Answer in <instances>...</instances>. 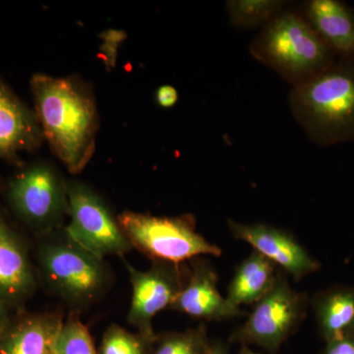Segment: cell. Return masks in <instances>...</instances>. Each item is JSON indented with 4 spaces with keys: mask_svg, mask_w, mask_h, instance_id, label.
<instances>
[{
    "mask_svg": "<svg viewBox=\"0 0 354 354\" xmlns=\"http://www.w3.org/2000/svg\"><path fill=\"white\" fill-rule=\"evenodd\" d=\"M30 85L44 138L69 172L80 174L95 151L99 127L95 100L71 78L35 74Z\"/></svg>",
    "mask_w": 354,
    "mask_h": 354,
    "instance_id": "6da1fadb",
    "label": "cell"
},
{
    "mask_svg": "<svg viewBox=\"0 0 354 354\" xmlns=\"http://www.w3.org/2000/svg\"><path fill=\"white\" fill-rule=\"evenodd\" d=\"M291 115L310 141L332 147L354 141V58L337 60L288 97Z\"/></svg>",
    "mask_w": 354,
    "mask_h": 354,
    "instance_id": "7a4b0ae2",
    "label": "cell"
},
{
    "mask_svg": "<svg viewBox=\"0 0 354 354\" xmlns=\"http://www.w3.org/2000/svg\"><path fill=\"white\" fill-rule=\"evenodd\" d=\"M251 57L276 72L291 88L330 66L337 57L299 8L288 6L260 30L249 46Z\"/></svg>",
    "mask_w": 354,
    "mask_h": 354,
    "instance_id": "3957f363",
    "label": "cell"
},
{
    "mask_svg": "<svg viewBox=\"0 0 354 354\" xmlns=\"http://www.w3.org/2000/svg\"><path fill=\"white\" fill-rule=\"evenodd\" d=\"M38 261L44 283L72 308L94 304L109 288L111 272L104 259L72 241L64 230L44 234Z\"/></svg>",
    "mask_w": 354,
    "mask_h": 354,
    "instance_id": "277c9868",
    "label": "cell"
},
{
    "mask_svg": "<svg viewBox=\"0 0 354 354\" xmlns=\"http://www.w3.org/2000/svg\"><path fill=\"white\" fill-rule=\"evenodd\" d=\"M118 220L132 248L152 262L183 264L194 258L223 254L221 247L198 232L196 218L191 214L160 216L125 211Z\"/></svg>",
    "mask_w": 354,
    "mask_h": 354,
    "instance_id": "5b68a950",
    "label": "cell"
},
{
    "mask_svg": "<svg viewBox=\"0 0 354 354\" xmlns=\"http://www.w3.org/2000/svg\"><path fill=\"white\" fill-rule=\"evenodd\" d=\"M309 304L308 295L295 290L279 270L276 283L253 305L245 322L230 335V342L276 353L304 320Z\"/></svg>",
    "mask_w": 354,
    "mask_h": 354,
    "instance_id": "8992f818",
    "label": "cell"
},
{
    "mask_svg": "<svg viewBox=\"0 0 354 354\" xmlns=\"http://www.w3.org/2000/svg\"><path fill=\"white\" fill-rule=\"evenodd\" d=\"M7 199L23 223L44 235L57 230L68 216L67 183L46 162H34L13 176Z\"/></svg>",
    "mask_w": 354,
    "mask_h": 354,
    "instance_id": "52a82bcc",
    "label": "cell"
},
{
    "mask_svg": "<svg viewBox=\"0 0 354 354\" xmlns=\"http://www.w3.org/2000/svg\"><path fill=\"white\" fill-rule=\"evenodd\" d=\"M67 195L70 223L64 230L72 241L102 259L123 257L133 249L118 218L92 188L73 181L67 183Z\"/></svg>",
    "mask_w": 354,
    "mask_h": 354,
    "instance_id": "ba28073f",
    "label": "cell"
},
{
    "mask_svg": "<svg viewBox=\"0 0 354 354\" xmlns=\"http://www.w3.org/2000/svg\"><path fill=\"white\" fill-rule=\"evenodd\" d=\"M124 264L132 286L127 322L138 334L156 342L153 317L162 310L169 309L183 290L187 279L188 263L174 264L155 261L146 271H140L127 262Z\"/></svg>",
    "mask_w": 354,
    "mask_h": 354,
    "instance_id": "9c48e42d",
    "label": "cell"
},
{
    "mask_svg": "<svg viewBox=\"0 0 354 354\" xmlns=\"http://www.w3.org/2000/svg\"><path fill=\"white\" fill-rule=\"evenodd\" d=\"M227 227L237 241L252 246L272 264L295 281H301L319 271L321 263L314 258L297 237L288 230L270 223H241L230 218Z\"/></svg>",
    "mask_w": 354,
    "mask_h": 354,
    "instance_id": "30bf717a",
    "label": "cell"
},
{
    "mask_svg": "<svg viewBox=\"0 0 354 354\" xmlns=\"http://www.w3.org/2000/svg\"><path fill=\"white\" fill-rule=\"evenodd\" d=\"M187 263L185 285L169 309L208 322H220L247 315L243 310L232 306L221 295L218 274L209 261L197 257Z\"/></svg>",
    "mask_w": 354,
    "mask_h": 354,
    "instance_id": "8fae6325",
    "label": "cell"
},
{
    "mask_svg": "<svg viewBox=\"0 0 354 354\" xmlns=\"http://www.w3.org/2000/svg\"><path fill=\"white\" fill-rule=\"evenodd\" d=\"M44 140L34 109L0 77V160L19 164L20 153L34 152Z\"/></svg>",
    "mask_w": 354,
    "mask_h": 354,
    "instance_id": "7c38bea8",
    "label": "cell"
},
{
    "mask_svg": "<svg viewBox=\"0 0 354 354\" xmlns=\"http://www.w3.org/2000/svg\"><path fill=\"white\" fill-rule=\"evenodd\" d=\"M36 288L27 249L0 213V300L16 304L31 297Z\"/></svg>",
    "mask_w": 354,
    "mask_h": 354,
    "instance_id": "4fadbf2b",
    "label": "cell"
},
{
    "mask_svg": "<svg viewBox=\"0 0 354 354\" xmlns=\"http://www.w3.org/2000/svg\"><path fill=\"white\" fill-rule=\"evenodd\" d=\"M302 15L337 58H354V10L341 0H307Z\"/></svg>",
    "mask_w": 354,
    "mask_h": 354,
    "instance_id": "5bb4252c",
    "label": "cell"
},
{
    "mask_svg": "<svg viewBox=\"0 0 354 354\" xmlns=\"http://www.w3.org/2000/svg\"><path fill=\"white\" fill-rule=\"evenodd\" d=\"M62 324L57 314H36L9 323L0 335V354H53Z\"/></svg>",
    "mask_w": 354,
    "mask_h": 354,
    "instance_id": "9a60e30c",
    "label": "cell"
},
{
    "mask_svg": "<svg viewBox=\"0 0 354 354\" xmlns=\"http://www.w3.org/2000/svg\"><path fill=\"white\" fill-rule=\"evenodd\" d=\"M310 304L324 342L354 334V286H335L319 291Z\"/></svg>",
    "mask_w": 354,
    "mask_h": 354,
    "instance_id": "2e32d148",
    "label": "cell"
},
{
    "mask_svg": "<svg viewBox=\"0 0 354 354\" xmlns=\"http://www.w3.org/2000/svg\"><path fill=\"white\" fill-rule=\"evenodd\" d=\"M279 271L271 261L253 250L235 269L225 298L237 308L257 304L276 283Z\"/></svg>",
    "mask_w": 354,
    "mask_h": 354,
    "instance_id": "e0dca14e",
    "label": "cell"
},
{
    "mask_svg": "<svg viewBox=\"0 0 354 354\" xmlns=\"http://www.w3.org/2000/svg\"><path fill=\"white\" fill-rule=\"evenodd\" d=\"M288 6L286 0H227L225 4L228 22L241 30H261Z\"/></svg>",
    "mask_w": 354,
    "mask_h": 354,
    "instance_id": "ac0fdd59",
    "label": "cell"
},
{
    "mask_svg": "<svg viewBox=\"0 0 354 354\" xmlns=\"http://www.w3.org/2000/svg\"><path fill=\"white\" fill-rule=\"evenodd\" d=\"M211 341L204 324L183 332L157 334L152 354H209Z\"/></svg>",
    "mask_w": 354,
    "mask_h": 354,
    "instance_id": "d6986e66",
    "label": "cell"
},
{
    "mask_svg": "<svg viewBox=\"0 0 354 354\" xmlns=\"http://www.w3.org/2000/svg\"><path fill=\"white\" fill-rule=\"evenodd\" d=\"M55 354H99L95 348L92 335L84 325L77 312L70 314L64 321L55 341Z\"/></svg>",
    "mask_w": 354,
    "mask_h": 354,
    "instance_id": "ffe728a7",
    "label": "cell"
},
{
    "mask_svg": "<svg viewBox=\"0 0 354 354\" xmlns=\"http://www.w3.org/2000/svg\"><path fill=\"white\" fill-rule=\"evenodd\" d=\"M155 342L131 333L118 324L109 326L101 342L99 354H152Z\"/></svg>",
    "mask_w": 354,
    "mask_h": 354,
    "instance_id": "44dd1931",
    "label": "cell"
},
{
    "mask_svg": "<svg viewBox=\"0 0 354 354\" xmlns=\"http://www.w3.org/2000/svg\"><path fill=\"white\" fill-rule=\"evenodd\" d=\"M321 354H354V334L326 342Z\"/></svg>",
    "mask_w": 354,
    "mask_h": 354,
    "instance_id": "7402d4cb",
    "label": "cell"
},
{
    "mask_svg": "<svg viewBox=\"0 0 354 354\" xmlns=\"http://www.w3.org/2000/svg\"><path fill=\"white\" fill-rule=\"evenodd\" d=\"M156 104L162 109H171L178 102V92L174 86L162 85L156 90Z\"/></svg>",
    "mask_w": 354,
    "mask_h": 354,
    "instance_id": "603a6c76",
    "label": "cell"
},
{
    "mask_svg": "<svg viewBox=\"0 0 354 354\" xmlns=\"http://www.w3.org/2000/svg\"><path fill=\"white\" fill-rule=\"evenodd\" d=\"M9 305L0 300V335L9 325Z\"/></svg>",
    "mask_w": 354,
    "mask_h": 354,
    "instance_id": "cb8c5ba5",
    "label": "cell"
},
{
    "mask_svg": "<svg viewBox=\"0 0 354 354\" xmlns=\"http://www.w3.org/2000/svg\"><path fill=\"white\" fill-rule=\"evenodd\" d=\"M209 354H230V348L227 344L221 339L211 341Z\"/></svg>",
    "mask_w": 354,
    "mask_h": 354,
    "instance_id": "d4e9b609",
    "label": "cell"
},
{
    "mask_svg": "<svg viewBox=\"0 0 354 354\" xmlns=\"http://www.w3.org/2000/svg\"><path fill=\"white\" fill-rule=\"evenodd\" d=\"M237 354H261L255 353V351H253L252 349L249 348V346H241V349H239V353Z\"/></svg>",
    "mask_w": 354,
    "mask_h": 354,
    "instance_id": "484cf974",
    "label": "cell"
},
{
    "mask_svg": "<svg viewBox=\"0 0 354 354\" xmlns=\"http://www.w3.org/2000/svg\"><path fill=\"white\" fill-rule=\"evenodd\" d=\"M53 354H55V353H53Z\"/></svg>",
    "mask_w": 354,
    "mask_h": 354,
    "instance_id": "4316f807",
    "label": "cell"
}]
</instances>
